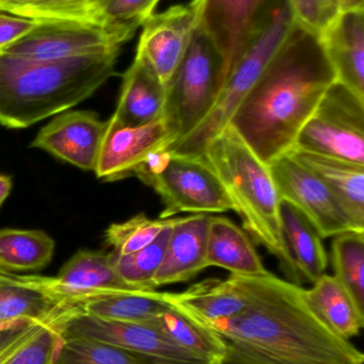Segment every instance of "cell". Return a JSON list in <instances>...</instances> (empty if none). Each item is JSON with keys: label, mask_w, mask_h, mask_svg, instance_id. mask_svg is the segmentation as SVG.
Listing matches in <instances>:
<instances>
[{"label": "cell", "mask_w": 364, "mask_h": 364, "mask_svg": "<svg viewBox=\"0 0 364 364\" xmlns=\"http://www.w3.org/2000/svg\"><path fill=\"white\" fill-rule=\"evenodd\" d=\"M177 141L175 127L165 117L139 127H117L107 121L94 173L105 181L134 176L137 168L150 156L168 149Z\"/></svg>", "instance_id": "14"}, {"label": "cell", "mask_w": 364, "mask_h": 364, "mask_svg": "<svg viewBox=\"0 0 364 364\" xmlns=\"http://www.w3.org/2000/svg\"><path fill=\"white\" fill-rule=\"evenodd\" d=\"M38 21L27 17L0 12V51L29 33Z\"/></svg>", "instance_id": "37"}, {"label": "cell", "mask_w": 364, "mask_h": 364, "mask_svg": "<svg viewBox=\"0 0 364 364\" xmlns=\"http://www.w3.org/2000/svg\"><path fill=\"white\" fill-rule=\"evenodd\" d=\"M320 38L337 82L364 100V9L339 11Z\"/></svg>", "instance_id": "17"}, {"label": "cell", "mask_w": 364, "mask_h": 364, "mask_svg": "<svg viewBox=\"0 0 364 364\" xmlns=\"http://www.w3.org/2000/svg\"><path fill=\"white\" fill-rule=\"evenodd\" d=\"M177 218H153L141 213L125 222L110 225L106 230V243L117 256H126L142 250L151 244Z\"/></svg>", "instance_id": "34"}, {"label": "cell", "mask_w": 364, "mask_h": 364, "mask_svg": "<svg viewBox=\"0 0 364 364\" xmlns=\"http://www.w3.org/2000/svg\"><path fill=\"white\" fill-rule=\"evenodd\" d=\"M196 29L192 1L152 14L142 25L136 55L145 60L166 85L183 60Z\"/></svg>", "instance_id": "15"}, {"label": "cell", "mask_w": 364, "mask_h": 364, "mask_svg": "<svg viewBox=\"0 0 364 364\" xmlns=\"http://www.w3.org/2000/svg\"><path fill=\"white\" fill-rule=\"evenodd\" d=\"M207 267H220L231 275L248 277L269 273L247 233L222 216H211L209 220Z\"/></svg>", "instance_id": "23"}, {"label": "cell", "mask_w": 364, "mask_h": 364, "mask_svg": "<svg viewBox=\"0 0 364 364\" xmlns=\"http://www.w3.org/2000/svg\"><path fill=\"white\" fill-rule=\"evenodd\" d=\"M160 0H109L105 10V25L123 32L130 38L154 14Z\"/></svg>", "instance_id": "35"}, {"label": "cell", "mask_w": 364, "mask_h": 364, "mask_svg": "<svg viewBox=\"0 0 364 364\" xmlns=\"http://www.w3.org/2000/svg\"><path fill=\"white\" fill-rule=\"evenodd\" d=\"M293 147L364 166V100L336 81Z\"/></svg>", "instance_id": "8"}, {"label": "cell", "mask_w": 364, "mask_h": 364, "mask_svg": "<svg viewBox=\"0 0 364 364\" xmlns=\"http://www.w3.org/2000/svg\"><path fill=\"white\" fill-rule=\"evenodd\" d=\"M164 203L160 218L184 212L199 214L233 211L224 186L203 157L175 155L168 149L150 156L135 172Z\"/></svg>", "instance_id": "6"}, {"label": "cell", "mask_w": 364, "mask_h": 364, "mask_svg": "<svg viewBox=\"0 0 364 364\" xmlns=\"http://www.w3.org/2000/svg\"><path fill=\"white\" fill-rule=\"evenodd\" d=\"M78 311V308L27 284L19 275L0 271V324L57 322Z\"/></svg>", "instance_id": "21"}, {"label": "cell", "mask_w": 364, "mask_h": 364, "mask_svg": "<svg viewBox=\"0 0 364 364\" xmlns=\"http://www.w3.org/2000/svg\"><path fill=\"white\" fill-rule=\"evenodd\" d=\"M202 157L224 186L244 228L277 258L288 282L301 286L284 244L280 220L281 198L269 164L230 126L205 146Z\"/></svg>", "instance_id": "4"}, {"label": "cell", "mask_w": 364, "mask_h": 364, "mask_svg": "<svg viewBox=\"0 0 364 364\" xmlns=\"http://www.w3.org/2000/svg\"><path fill=\"white\" fill-rule=\"evenodd\" d=\"M305 301L312 314L338 337L350 341L360 335L364 314L335 276L324 274L311 289H305Z\"/></svg>", "instance_id": "25"}, {"label": "cell", "mask_w": 364, "mask_h": 364, "mask_svg": "<svg viewBox=\"0 0 364 364\" xmlns=\"http://www.w3.org/2000/svg\"><path fill=\"white\" fill-rule=\"evenodd\" d=\"M12 190V178L6 175L0 174V208Z\"/></svg>", "instance_id": "38"}, {"label": "cell", "mask_w": 364, "mask_h": 364, "mask_svg": "<svg viewBox=\"0 0 364 364\" xmlns=\"http://www.w3.org/2000/svg\"><path fill=\"white\" fill-rule=\"evenodd\" d=\"M119 55L32 61L0 53V125L21 129L70 110L115 74Z\"/></svg>", "instance_id": "3"}, {"label": "cell", "mask_w": 364, "mask_h": 364, "mask_svg": "<svg viewBox=\"0 0 364 364\" xmlns=\"http://www.w3.org/2000/svg\"><path fill=\"white\" fill-rule=\"evenodd\" d=\"M109 0H24L14 15L36 21H78L105 25Z\"/></svg>", "instance_id": "31"}, {"label": "cell", "mask_w": 364, "mask_h": 364, "mask_svg": "<svg viewBox=\"0 0 364 364\" xmlns=\"http://www.w3.org/2000/svg\"><path fill=\"white\" fill-rule=\"evenodd\" d=\"M166 85L140 55L123 75L117 108L108 123L117 127H139L164 117Z\"/></svg>", "instance_id": "19"}, {"label": "cell", "mask_w": 364, "mask_h": 364, "mask_svg": "<svg viewBox=\"0 0 364 364\" xmlns=\"http://www.w3.org/2000/svg\"><path fill=\"white\" fill-rule=\"evenodd\" d=\"M166 293L171 305L207 326L239 316L247 307L245 293L235 275L227 279L209 278L183 292Z\"/></svg>", "instance_id": "20"}, {"label": "cell", "mask_w": 364, "mask_h": 364, "mask_svg": "<svg viewBox=\"0 0 364 364\" xmlns=\"http://www.w3.org/2000/svg\"><path fill=\"white\" fill-rule=\"evenodd\" d=\"M288 2L294 21L318 34L339 13L331 0H288Z\"/></svg>", "instance_id": "36"}, {"label": "cell", "mask_w": 364, "mask_h": 364, "mask_svg": "<svg viewBox=\"0 0 364 364\" xmlns=\"http://www.w3.org/2000/svg\"><path fill=\"white\" fill-rule=\"evenodd\" d=\"M24 323H25V322H24ZM16 325H19V324H15V325H13V324H0V331H4V329L11 328V327H13V326H16Z\"/></svg>", "instance_id": "41"}, {"label": "cell", "mask_w": 364, "mask_h": 364, "mask_svg": "<svg viewBox=\"0 0 364 364\" xmlns=\"http://www.w3.org/2000/svg\"><path fill=\"white\" fill-rule=\"evenodd\" d=\"M222 85V58L207 34L197 28L183 60L166 85L164 117L175 127L177 141L207 117Z\"/></svg>", "instance_id": "7"}, {"label": "cell", "mask_w": 364, "mask_h": 364, "mask_svg": "<svg viewBox=\"0 0 364 364\" xmlns=\"http://www.w3.org/2000/svg\"><path fill=\"white\" fill-rule=\"evenodd\" d=\"M235 276L247 307L209 325L224 344L217 364H364L361 350L312 314L303 287L271 272Z\"/></svg>", "instance_id": "1"}, {"label": "cell", "mask_w": 364, "mask_h": 364, "mask_svg": "<svg viewBox=\"0 0 364 364\" xmlns=\"http://www.w3.org/2000/svg\"><path fill=\"white\" fill-rule=\"evenodd\" d=\"M51 364H155L118 346L96 340L61 339Z\"/></svg>", "instance_id": "33"}, {"label": "cell", "mask_w": 364, "mask_h": 364, "mask_svg": "<svg viewBox=\"0 0 364 364\" xmlns=\"http://www.w3.org/2000/svg\"><path fill=\"white\" fill-rule=\"evenodd\" d=\"M61 339L96 340L145 357L155 364H211L175 346L145 323L120 322L75 312L56 322Z\"/></svg>", "instance_id": "10"}, {"label": "cell", "mask_w": 364, "mask_h": 364, "mask_svg": "<svg viewBox=\"0 0 364 364\" xmlns=\"http://www.w3.org/2000/svg\"><path fill=\"white\" fill-rule=\"evenodd\" d=\"M61 337L56 322H25L0 331V364H51Z\"/></svg>", "instance_id": "27"}, {"label": "cell", "mask_w": 364, "mask_h": 364, "mask_svg": "<svg viewBox=\"0 0 364 364\" xmlns=\"http://www.w3.org/2000/svg\"><path fill=\"white\" fill-rule=\"evenodd\" d=\"M106 129L107 121H100L92 111H66L38 132L31 146L80 170L94 172Z\"/></svg>", "instance_id": "16"}, {"label": "cell", "mask_w": 364, "mask_h": 364, "mask_svg": "<svg viewBox=\"0 0 364 364\" xmlns=\"http://www.w3.org/2000/svg\"><path fill=\"white\" fill-rule=\"evenodd\" d=\"M145 324L157 329L175 346L207 363L217 364L224 357V344L219 335L173 305Z\"/></svg>", "instance_id": "26"}, {"label": "cell", "mask_w": 364, "mask_h": 364, "mask_svg": "<svg viewBox=\"0 0 364 364\" xmlns=\"http://www.w3.org/2000/svg\"><path fill=\"white\" fill-rule=\"evenodd\" d=\"M337 81L320 34L295 21L229 126L264 164L288 153Z\"/></svg>", "instance_id": "2"}, {"label": "cell", "mask_w": 364, "mask_h": 364, "mask_svg": "<svg viewBox=\"0 0 364 364\" xmlns=\"http://www.w3.org/2000/svg\"><path fill=\"white\" fill-rule=\"evenodd\" d=\"M209 214L199 213L177 218L171 229L164 260L154 276L152 286L189 282L207 269V242Z\"/></svg>", "instance_id": "18"}, {"label": "cell", "mask_w": 364, "mask_h": 364, "mask_svg": "<svg viewBox=\"0 0 364 364\" xmlns=\"http://www.w3.org/2000/svg\"><path fill=\"white\" fill-rule=\"evenodd\" d=\"M338 11L364 9V0H331Z\"/></svg>", "instance_id": "39"}, {"label": "cell", "mask_w": 364, "mask_h": 364, "mask_svg": "<svg viewBox=\"0 0 364 364\" xmlns=\"http://www.w3.org/2000/svg\"><path fill=\"white\" fill-rule=\"evenodd\" d=\"M24 0H0V12L15 14Z\"/></svg>", "instance_id": "40"}, {"label": "cell", "mask_w": 364, "mask_h": 364, "mask_svg": "<svg viewBox=\"0 0 364 364\" xmlns=\"http://www.w3.org/2000/svg\"><path fill=\"white\" fill-rule=\"evenodd\" d=\"M294 23L288 0H274L222 83L209 114L187 136L169 147L170 153L202 157L205 146L228 127L235 111L256 85Z\"/></svg>", "instance_id": "5"}, {"label": "cell", "mask_w": 364, "mask_h": 364, "mask_svg": "<svg viewBox=\"0 0 364 364\" xmlns=\"http://www.w3.org/2000/svg\"><path fill=\"white\" fill-rule=\"evenodd\" d=\"M331 252L333 276L364 314V232L352 230L336 235Z\"/></svg>", "instance_id": "30"}, {"label": "cell", "mask_w": 364, "mask_h": 364, "mask_svg": "<svg viewBox=\"0 0 364 364\" xmlns=\"http://www.w3.org/2000/svg\"><path fill=\"white\" fill-rule=\"evenodd\" d=\"M273 1L192 0L196 10L197 28L207 34L222 58V83L239 61Z\"/></svg>", "instance_id": "12"}, {"label": "cell", "mask_w": 364, "mask_h": 364, "mask_svg": "<svg viewBox=\"0 0 364 364\" xmlns=\"http://www.w3.org/2000/svg\"><path fill=\"white\" fill-rule=\"evenodd\" d=\"M53 252L55 242L44 231L0 230V271H38L51 263Z\"/></svg>", "instance_id": "29"}, {"label": "cell", "mask_w": 364, "mask_h": 364, "mask_svg": "<svg viewBox=\"0 0 364 364\" xmlns=\"http://www.w3.org/2000/svg\"><path fill=\"white\" fill-rule=\"evenodd\" d=\"M282 235L299 282L313 284L328 267L322 235L307 218L288 201L280 203Z\"/></svg>", "instance_id": "24"}, {"label": "cell", "mask_w": 364, "mask_h": 364, "mask_svg": "<svg viewBox=\"0 0 364 364\" xmlns=\"http://www.w3.org/2000/svg\"><path fill=\"white\" fill-rule=\"evenodd\" d=\"M19 277L27 284L77 308L85 301L110 293L143 291L130 286L120 277L111 252L106 254L96 250H78L55 277Z\"/></svg>", "instance_id": "13"}, {"label": "cell", "mask_w": 364, "mask_h": 364, "mask_svg": "<svg viewBox=\"0 0 364 364\" xmlns=\"http://www.w3.org/2000/svg\"><path fill=\"white\" fill-rule=\"evenodd\" d=\"M278 194L301 212L323 239L356 231L341 201L311 171L288 153L269 164Z\"/></svg>", "instance_id": "11"}, {"label": "cell", "mask_w": 364, "mask_h": 364, "mask_svg": "<svg viewBox=\"0 0 364 364\" xmlns=\"http://www.w3.org/2000/svg\"><path fill=\"white\" fill-rule=\"evenodd\" d=\"M288 154L328 186L348 212L355 230L364 232V166L295 147Z\"/></svg>", "instance_id": "22"}, {"label": "cell", "mask_w": 364, "mask_h": 364, "mask_svg": "<svg viewBox=\"0 0 364 364\" xmlns=\"http://www.w3.org/2000/svg\"><path fill=\"white\" fill-rule=\"evenodd\" d=\"M130 40L132 38L123 32L106 25L43 21L0 53L32 61H59L120 53Z\"/></svg>", "instance_id": "9"}, {"label": "cell", "mask_w": 364, "mask_h": 364, "mask_svg": "<svg viewBox=\"0 0 364 364\" xmlns=\"http://www.w3.org/2000/svg\"><path fill=\"white\" fill-rule=\"evenodd\" d=\"M177 220L165 228L151 244L138 252L126 256H117L111 252L115 269L126 284L140 290H155L152 282L164 260L171 229Z\"/></svg>", "instance_id": "32"}, {"label": "cell", "mask_w": 364, "mask_h": 364, "mask_svg": "<svg viewBox=\"0 0 364 364\" xmlns=\"http://www.w3.org/2000/svg\"><path fill=\"white\" fill-rule=\"evenodd\" d=\"M166 292L119 291L79 306L83 314L120 322L147 323L170 307Z\"/></svg>", "instance_id": "28"}]
</instances>
